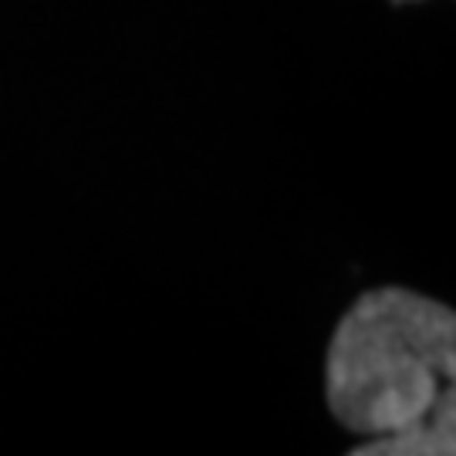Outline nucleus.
Returning a JSON list of instances; mask_svg holds the SVG:
<instances>
[{"instance_id":"nucleus-2","label":"nucleus","mask_w":456,"mask_h":456,"mask_svg":"<svg viewBox=\"0 0 456 456\" xmlns=\"http://www.w3.org/2000/svg\"><path fill=\"white\" fill-rule=\"evenodd\" d=\"M355 456H453L456 453V392L446 389L416 423L395 433L369 436Z\"/></svg>"},{"instance_id":"nucleus-1","label":"nucleus","mask_w":456,"mask_h":456,"mask_svg":"<svg viewBox=\"0 0 456 456\" xmlns=\"http://www.w3.org/2000/svg\"><path fill=\"white\" fill-rule=\"evenodd\" d=\"M453 379L456 314L406 288L362 294L328 345V409L359 436L416 423Z\"/></svg>"},{"instance_id":"nucleus-3","label":"nucleus","mask_w":456,"mask_h":456,"mask_svg":"<svg viewBox=\"0 0 456 456\" xmlns=\"http://www.w3.org/2000/svg\"><path fill=\"white\" fill-rule=\"evenodd\" d=\"M395 4H409V0H395Z\"/></svg>"}]
</instances>
